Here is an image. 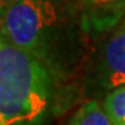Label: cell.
<instances>
[{"instance_id":"5","label":"cell","mask_w":125,"mask_h":125,"mask_svg":"<svg viewBox=\"0 0 125 125\" xmlns=\"http://www.w3.org/2000/svg\"><path fill=\"white\" fill-rule=\"evenodd\" d=\"M103 108L113 125H125V86L110 92L104 99Z\"/></svg>"},{"instance_id":"2","label":"cell","mask_w":125,"mask_h":125,"mask_svg":"<svg viewBox=\"0 0 125 125\" xmlns=\"http://www.w3.org/2000/svg\"><path fill=\"white\" fill-rule=\"evenodd\" d=\"M57 20L49 0H9L0 7V32L10 43L47 62V33Z\"/></svg>"},{"instance_id":"7","label":"cell","mask_w":125,"mask_h":125,"mask_svg":"<svg viewBox=\"0 0 125 125\" xmlns=\"http://www.w3.org/2000/svg\"><path fill=\"white\" fill-rule=\"evenodd\" d=\"M121 1H122V3H125V0H121Z\"/></svg>"},{"instance_id":"6","label":"cell","mask_w":125,"mask_h":125,"mask_svg":"<svg viewBox=\"0 0 125 125\" xmlns=\"http://www.w3.org/2000/svg\"><path fill=\"white\" fill-rule=\"evenodd\" d=\"M94 3H99V4H104V3H108V1H113V0H92Z\"/></svg>"},{"instance_id":"1","label":"cell","mask_w":125,"mask_h":125,"mask_svg":"<svg viewBox=\"0 0 125 125\" xmlns=\"http://www.w3.org/2000/svg\"><path fill=\"white\" fill-rule=\"evenodd\" d=\"M52 92L45 62L0 36V125H42Z\"/></svg>"},{"instance_id":"3","label":"cell","mask_w":125,"mask_h":125,"mask_svg":"<svg viewBox=\"0 0 125 125\" xmlns=\"http://www.w3.org/2000/svg\"><path fill=\"white\" fill-rule=\"evenodd\" d=\"M99 79L106 89L125 86V25L110 36L103 46Z\"/></svg>"},{"instance_id":"4","label":"cell","mask_w":125,"mask_h":125,"mask_svg":"<svg viewBox=\"0 0 125 125\" xmlns=\"http://www.w3.org/2000/svg\"><path fill=\"white\" fill-rule=\"evenodd\" d=\"M70 125H113V122L99 102L90 100L76 111Z\"/></svg>"}]
</instances>
